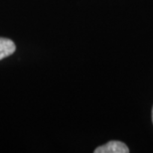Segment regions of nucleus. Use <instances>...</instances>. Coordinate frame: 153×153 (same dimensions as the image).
Returning <instances> with one entry per match:
<instances>
[{
    "label": "nucleus",
    "mask_w": 153,
    "mask_h": 153,
    "mask_svg": "<svg viewBox=\"0 0 153 153\" xmlns=\"http://www.w3.org/2000/svg\"><path fill=\"white\" fill-rule=\"evenodd\" d=\"M94 153H128L129 149L126 144L117 140H112L105 145L99 146L94 149Z\"/></svg>",
    "instance_id": "obj_1"
},
{
    "label": "nucleus",
    "mask_w": 153,
    "mask_h": 153,
    "mask_svg": "<svg viewBox=\"0 0 153 153\" xmlns=\"http://www.w3.org/2000/svg\"><path fill=\"white\" fill-rule=\"evenodd\" d=\"M16 50V45L10 39L0 38V60L11 56Z\"/></svg>",
    "instance_id": "obj_2"
},
{
    "label": "nucleus",
    "mask_w": 153,
    "mask_h": 153,
    "mask_svg": "<svg viewBox=\"0 0 153 153\" xmlns=\"http://www.w3.org/2000/svg\"><path fill=\"white\" fill-rule=\"evenodd\" d=\"M152 122H153V108H152Z\"/></svg>",
    "instance_id": "obj_3"
}]
</instances>
